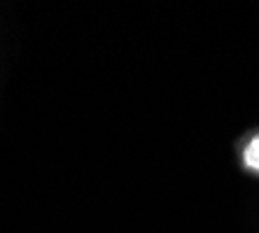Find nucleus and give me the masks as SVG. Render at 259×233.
Returning a JSON list of instances; mask_svg holds the SVG:
<instances>
[{
  "mask_svg": "<svg viewBox=\"0 0 259 233\" xmlns=\"http://www.w3.org/2000/svg\"><path fill=\"white\" fill-rule=\"evenodd\" d=\"M245 166L250 170H259V135L250 140V145L245 147Z\"/></svg>",
  "mask_w": 259,
  "mask_h": 233,
  "instance_id": "1",
  "label": "nucleus"
}]
</instances>
